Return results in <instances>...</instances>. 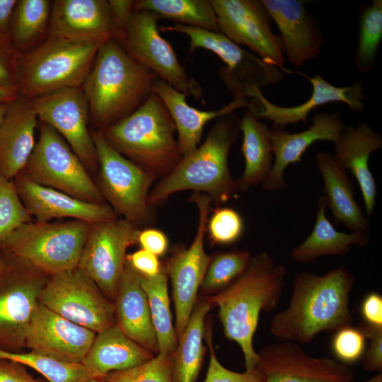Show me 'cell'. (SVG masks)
Masks as SVG:
<instances>
[{"instance_id":"cell-1","label":"cell","mask_w":382,"mask_h":382,"mask_svg":"<svg viewBox=\"0 0 382 382\" xmlns=\"http://www.w3.org/2000/svg\"><path fill=\"white\" fill-rule=\"evenodd\" d=\"M355 277L343 266L323 275L302 271L293 281L287 308L276 313L271 335L280 342L308 344L322 332L352 325L350 294Z\"/></svg>"},{"instance_id":"cell-2","label":"cell","mask_w":382,"mask_h":382,"mask_svg":"<svg viewBox=\"0 0 382 382\" xmlns=\"http://www.w3.org/2000/svg\"><path fill=\"white\" fill-rule=\"evenodd\" d=\"M286 267L267 252L251 257L245 271L222 291L206 296L218 307L226 337L236 342L243 352L245 371L257 368L259 356L253 338L262 311L272 312L279 305L286 280Z\"/></svg>"},{"instance_id":"cell-3","label":"cell","mask_w":382,"mask_h":382,"mask_svg":"<svg viewBox=\"0 0 382 382\" xmlns=\"http://www.w3.org/2000/svg\"><path fill=\"white\" fill-rule=\"evenodd\" d=\"M157 78L132 58L117 40L112 38L101 45L81 86L98 130L139 109L153 93Z\"/></svg>"},{"instance_id":"cell-4","label":"cell","mask_w":382,"mask_h":382,"mask_svg":"<svg viewBox=\"0 0 382 382\" xmlns=\"http://www.w3.org/2000/svg\"><path fill=\"white\" fill-rule=\"evenodd\" d=\"M239 124L233 112L218 117L204 141L183 156L150 190L149 205L153 208L183 190L206 194L216 206L236 197L239 188L231 175L228 156L238 136Z\"/></svg>"},{"instance_id":"cell-5","label":"cell","mask_w":382,"mask_h":382,"mask_svg":"<svg viewBox=\"0 0 382 382\" xmlns=\"http://www.w3.org/2000/svg\"><path fill=\"white\" fill-rule=\"evenodd\" d=\"M101 132L117 151L156 178L170 173L183 158L173 120L154 92L133 113Z\"/></svg>"},{"instance_id":"cell-6","label":"cell","mask_w":382,"mask_h":382,"mask_svg":"<svg viewBox=\"0 0 382 382\" xmlns=\"http://www.w3.org/2000/svg\"><path fill=\"white\" fill-rule=\"evenodd\" d=\"M100 46L49 35L37 47L18 53V96L27 100L81 87Z\"/></svg>"},{"instance_id":"cell-7","label":"cell","mask_w":382,"mask_h":382,"mask_svg":"<svg viewBox=\"0 0 382 382\" xmlns=\"http://www.w3.org/2000/svg\"><path fill=\"white\" fill-rule=\"evenodd\" d=\"M91 224L75 220L25 223L0 246L9 255L50 276L78 267Z\"/></svg>"},{"instance_id":"cell-8","label":"cell","mask_w":382,"mask_h":382,"mask_svg":"<svg viewBox=\"0 0 382 382\" xmlns=\"http://www.w3.org/2000/svg\"><path fill=\"white\" fill-rule=\"evenodd\" d=\"M91 135L98 158L97 186L105 200L138 228L152 224L155 219L148 196L157 178L117 151L100 130Z\"/></svg>"},{"instance_id":"cell-9","label":"cell","mask_w":382,"mask_h":382,"mask_svg":"<svg viewBox=\"0 0 382 382\" xmlns=\"http://www.w3.org/2000/svg\"><path fill=\"white\" fill-rule=\"evenodd\" d=\"M21 173L39 185L79 199L108 204L70 146L44 122H41L38 140Z\"/></svg>"},{"instance_id":"cell-10","label":"cell","mask_w":382,"mask_h":382,"mask_svg":"<svg viewBox=\"0 0 382 382\" xmlns=\"http://www.w3.org/2000/svg\"><path fill=\"white\" fill-rule=\"evenodd\" d=\"M39 302L96 333L116 324L114 303L78 267L51 276L40 291Z\"/></svg>"},{"instance_id":"cell-11","label":"cell","mask_w":382,"mask_h":382,"mask_svg":"<svg viewBox=\"0 0 382 382\" xmlns=\"http://www.w3.org/2000/svg\"><path fill=\"white\" fill-rule=\"evenodd\" d=\"M198 209L197 230L188 248L177 247L167 260L164 270L170 278L175 305V329L178 338L185 330L197 300L212 257L204 250V239L207 221L211 210V197L194 192L190 197Z\"/></svg>"},{"instance_id":"cell-12","label":"cell","mask_w":382,"mask_h":382,"mask_svg":"<svg viewBox=\"0 0 382 382\" xmlns=\"http://www.w3.org/2000/svg\"><path fill=\"white\" fill-rule=\"evenodd\" d=\"M139 231L124 219L91 224L77 267L109 300L115 299L127 250L137 243Z\"/></svg>"},{"instance_id":"cell-13","label":"cell","mask_w":382,"mask_h":382,"mask_svg":"<svg viewBox=\"0 0 382 382\" xmlns=\"http://www.w3.org/2000/svg\"><path fill=\"white\" fill-rule=\"evenodd\" d=\"M159 19L153 12L134 10L120 44L132 58L158 79L185 95L201 98V86L190 76L170 43L160 35L157 26Z\"/></svg>"},{"instance_id":"cell-14","label":"cell","mask_w":382,"mask_h":382,"mask_svg":"<svg viewBox=\"0 0 382 382\" xmlns=\"http://www.w3.org/2000/svg\"><path fill=\"white\" fill-rule=\"evenodd\" d=\"M45 283L30 274L28 263L7 253L0 274V349L14 351L24 346L25 335Z\"/></svg>"},{"instance_id":"cell-15","label":"cell","mask_w":382,"mask_h":382,"mask_svg":"<svg viewBox=\"0 0 382 382\" xmlns=\"http://www.w3.org/2000/svg\"><path fill=\"white\" fill-rule=\"evenodd\" d=\"M220 33L247 46L268 64L284 69L282 39L271 30V18L262 1L210 0Z\"/></svg>"},{"instance_id":"cell-16","label":"cell","mask_w":382,"mask_h":382,"mask_svg":"<svg viewBox=\"0 0 382 382\" xmlns=\"http://www.w3.org/2000/svg\"><path fill=\"white\" fill-rule=\"evenodd\" d=\"M28 100L38 119L62 137L85 167L96 170V149L88 127L89 108L82 88H67Z\"/></svg>"},{"instance_id":"cell-17","label":"cell","mask_w":382,"mask_h":382,"mask_svg":"<svg viewBox=\"0 0 382 382\" xmlns=\"http://www.w3.org/2000/svg\"><path fill=\"white\" fill-rule=\"evenodd\" d=\"M163 32H176L190 39V51L203 48L213 52L227 66L221 76L232 91L245 85L258 87L277 83L282 74L277 67L242 49L220 32L176 23L161 27Z\"/></svg>"},{"instance_id":"cell-18","label":"cell","mask_w":382,"mask_h":382,"mask_svg":"<svg viewBox=\"0 0 382 382\" xmlns=\"http://www.w3.org/2000/svg\"><path fill=\"white\" fill-rule=\"evenodd\" d=\"M257 368L263 382H353L354 372L328 357H314L293 342L270 343L259 352Z\"/></svg>"},{"instance_id":"cell-19","label":"cell","mask_w":382,"mask_h":382,"mask_svg":"<svg viewBox=\"0 0 382 382\" xmlns=\"http://www.w3.org/2000/svg\"><path fill=\"white\" fill-rule=\"evenodd\" d=\"M311 83L313 93L305 103L294 107H281L272 103L262 95L260 87L256 85H245L241 92L253 103L250 110L257 118H263L273 122L274 127L282 128L287 125L300 122H306L309 113L315 108L332 102H342L354 112L364 110V87L361 82L338 87L323 79L317 74L313 77L304 75Z\"/></svg>"},{"instance_id":"cell-20","label":"cell","mask_w":382,"mask_h":382,"mask_svg":"<svg viewBox=\"0 0 382 382\" xmlns=\"http://www.w3.org/2000/svg\"><path fill=\"white\" fill-rule=\"evenodd\" d=\"M96 335L39 303L26 330L24 346L58 360L81 363Z\"/></svg>"},{"instance_id":"cell-21","label":"cell","mask_w":382,"mask_h":382,"mask_svg":"<svg viewBox=\"0 0 382 382\" xmlns=\"http://www.w3.org/2000/svg\"><path fill=\"white\" fill-rule=\"evenodd\" d=\"M18 196L35 222L71 218L95 224L117 218L108 204L83 201L53 188L39 185L22 173L13 179Z\"/></svg>"},{"instance_id":"cell-22","label":"cell","mask_w":382,"mask_h":382,"mask_svg":"<svg viewBox=\"0 0 382 382\" xmlns=\"http://www.w3.org/2000/svg\"><path fill=\"white\" fill-rule=\"evenodd\" d=\"M345 128L338 113L323 112L316 115L312 125L300 132L290 133L279 127L270 129L274 161L269 175L261 185L262 189L269 192L284 190L286 183L284 174L287 166L301 162L303 154L316 141L335 144Z\"/></svg>"},{"instance_id":"cell-23","label":"cell","mask_w":382,"mask_h":382,"mask_svg":"<svg viewBox=\"0 0 382 382\" xmlns=\"http://www.w3.org/2000/svg\"><path fill=\"white\" fill-rule=\"evenodd\" d=\"M50 35L100 47L112 38L108 1H54L52 3Z\"/></svg>"},{"instance_id":"cell-24","label":"cell","mask_w":382,"mask_h":382,"mask_svg":"<svg viewBox=\"0 0 382 382\" xmlns=\"http://www.w3.org/2000/svg\"><path fill=\"white\" fill-rule=\"evenodd\" d=\"M271 19L277 24L285 52L295 67L317 57L322 40L304 3L298 0H262Z\"/></svg>"},{"instance_id":"cell-25","label":"cell","mask_w":382,"mask_h":382,"mask_svg":"<svg viewBox=\"0 0 382 382\" xmlns=\"http://www.w3.org/2000/svg\"><path fill=\"white\" fill-rule=\"evenodd\" d=\"M152 89L163 101L173 120L183 156L199 146L208 122L233 112L237 108H247L249 110L251 108L250 103L242 93H234L233 100L218 110L204 111L191 107L186 101V95L158 78L155 80Z\"/></svg>"},{"instance_id":"cell-26","label":"cell","mask_w":382,"mask_h":382,"mask_svg":"<svg viewBox=\"0 0 382 382\" xmlns=\"http://www.w3.org/2000/svg\"><path fill=\"white\" fill-rule=\"evenodd\" d=\"M114 300L116 324L120 329L141 347L158 354L147 296L139 274L127 259Z\"/></svg>"},{"instance_id":"cell-27","label":"cell","mask_w":382,"mask_h":382,"mask_svg":"<svg viewBox=\"0 0 382 382\" xmlns=\"http://www.w3.org/2000/svg\"><path fill=\"white\" fill-rule=\"evenodd\" d=\"M37 115L27 99L7 104L0 127V173L13 180L22 171L35 146Z\"/></svg>"},{"instance_id":"cell-28","label":"cell","mask_w":382,"mask_h":382,"mask_svg":"<svg viewBox=\"0 0 382 382\" xmlns=\"http://www.w3.org/2000/svg\"><path fill=\"white\" fill-rule=\"evenodd\" d=\"M381 147V134L365 122L346 127L335 144L334 157L357 179L368 216H371L374 212L377 192L374 177L369 169V160L371 154Z\"/></svg>"},{"instance_id":"cell-29","label":"cell","mask_w":382,"mask_h":382,"mask_svg":"<svg viewBox=\"0 0 382 382\" xmlns=\"http://www.w3.org/2000/svg\"><path fill=\"white\" fill-rule=\"evenodd\" d=\"M154 354L128 337L115 324L98 333L81 364L93 378L141 365Z\"/></svg>"},{"instance_id":"cell-30","label":"cell","mask_w":382,"mask_h":382,"mask_svg":"<svg viewBox=\"0 0 382 382\" xmlns=\"http://www.w3.org/2000/svg\"><path fill=\"white\" fill-rule=\"evenodd\" d=\"M316 163L323 180V192L337 222L351 231H369L370 223L354 199L352 183L347 170L325 151L316 155Z\"/></svg>"},{"instance_id":"cell-31","label":"cell","mask_w":382,"mask_h":382,"mask_svg":"<svg viewBox=\"0 0 382 382\" xmlns=\"http://www.w3.org/2000/svg\"><path fill=\"white\" fill-rule=\"evenodd\" d=\"M316 221L311 233L291 251V258L299 263L313 262L327 255L347 254L352 247H365L371 241L366 231L345 233L337 231L326 216L327 202L324 195L319 197Z\"/></svg>"},{"instance_id":"cell-32","label":"cell","mask_w":382,"mask_h":382,"mask_svg":"<svg viewBox=\"0 0 382 382\" xmlns=\"http://www.w3.org/2000/svg\"><path fill=\"white\" fill-rule=\"evenodd\" d=\"M239 128L243 134L241 152L245 168L236 181L239 191L245 192L253 186L262 184L271 170L274 156L270 129L250 110L244 111Z\"/></svg>"},{"instance_id":"cell-33","label":"cell","mask_w":382,"mask_h":382,"mask_svg":"<svg viewBox=\"0 0 382 382\" xmlns=\"http://www.w3.org/2000/svg\"><path fill=\"white\" fill-rule=\"evenodd\" d=\"M206 296L197 299L190 320L172 354L173 382H195L205 352L204 321L212 308Z\"/></svg>"},{"instance_id":"cell-34","label":"cell","mask_w":382,"mask_h":382,"mask_svg":"<svg viewBox=\"0 0 382 382\" xmlns=\"http://www.w3.org/2000/svg\"><path fill=\"white\" fill-rule=\"evenodd\" d=\"M139 277L148 299L158 343V353L173 354L178 344V337L172 320L168 294V276L164 267L154 277L141 274Z\"/></svg>"},{"instance_id":"cell-35","label":"cell","mask_w":382,"mask_h":382,"mask_svg":"<svg viewBox=\"0 0 382 382\" xmlns=\"http://www.w3.org/2000/svg\"><path fill=\"white\" fill-rule=\"evenodd\" d=\"M134 10L148 11L189 26L220 32L210 0H138Z\"/></svg>"},{"instance_id":"cell-36","label":"cell","mask_w":382,"mask_h":382,"mask_svg":"<svg viewBox=\"0 0 382 382\" xmlns=\"http://www.w3.org/2000/svg\"><path fill=\"white\" fill-rule=\"evenodd\" d=\"M51 9L50 1H17L11 21L10 38L18 53L28 52L45 33Z\"/></svg>"},{"instance_id":"cell-37","label":"cell","mask_w":382,"mask_h":382,"mask_svg":"<svg viewBox=\"0 0 382 382\" xmlns=\"http://www.w3.org/2000/svg\"><path fill=\"white\" fill-rule=\"evenodd\" d=\"M0 359L29 366L41 374L48 382H86L93 378L81 363L64 361L33 351L18 352L0 349Z\"/></svg>"},{"instance_id":"cell-38","label":"cell","mask_w":382,"mask_h":382,"mask_svg":"<svg viewBox=\"0 0 382 382\" xmlns=\"http://www.w3.org/2000/svg\"><path fill=\"white\" fill-rule=\"evenodd\" d=\"M382 41V1L374 0L361 14L359 35L354 62L362 73L375 65L377 52Z\"/></svg>"},{"instance_id":"cell-39","label":"cell","mask_w":382,"mask_h":382,"mask_svg":"<svg viewBox=\"0 0 382 382\" xmlns=\"http://www.w3.org/2000/svg\"><path fill=\"white\" fill-rule=\"evenodd\" d=\"M251 253L234 250L220 252L212 257L200 289L204 294H215L233 283L247 268Z\"/></svg>"},{"instance_id":"cell-40","label":"cell","mask_w":382,"mask_h":382,"mask_svg":"<svg viewBox=\"0 0 382 382\" xmlns=\"http://www.w3.org/2000/svg\"><path fill=\"white\" fill-rule=\"evenodd\" d=\"M32 221L16 191L13 180L0 173V243L14 230Z\"/></svg>"},{"instance_id":"cell-41","label":"cell","mask_w":382,"mask_h":382,"mask_svg":"<svg viewBox=\"0 0 382 382\" xmlns=\"http://www.w3.org/2000/svg\"><path fill=\"white\" fill-rule=\"evenodd\" d=\"M172 354L158 353L136 367L110 373L103 378L110 382H173Z\"/></svg>"},{"instance_id":"cell-42","label":"cell","mask_w":382,"mask_h":382,"mask_svg":"<svg viewBox=\"0 0 382 382\" xmlns=\"http://www.w3.org/2000/svg\"><path fill=\"white\" fill-rule=\"evenodd\" d=\"M244 228V221L239 212L231 207H217L209 215L206 233L213 244L229 245L241 238Z\"/></svg>"},{"instance_id":"cell-43","label":"cell","mask_w":382,"mask_h":382,"mask_svg":"<svg viewBox=\"0 0 382 382\" xmlns=\"http://www.w3.org/2000/svg\"><path fill=\"white\" fill-rule=\"evenodd\" d=\"M331 348L338 361L354 363L360 360L366 349V337L358 327L349 325L334 332Z\"/></svg>"},{"instance_id":"cell-44","label":"cell","mask_w":382,"mask_h":382,"mask_svg":"<svg viewBox=\"0 0 382 382\" xmlns=\"http://www.w3.org/2000/svg\"><path fill=\"white\" fill-rule=\"evenodd\" d=\"M209 349V364L204 382H263L262 373L256 368L253 371L238 373L224 367L218 360L212 342V331L206 332Z\"/></svg>"},{"instance_id":"cell-45","label":"cell","mask_w":382,"mask_h":382,"mask_svg":"<svg viewBox=\"0 0 382 382\" xmlns=\"http://www.w3.org/2000/svg\"><path fill=\"white\" fill-rule=\"evenodd\" d=\"M359 328L364 332L369 345L361 357L364 369L369 372L382 371V327L370 325L362 322Z\"/></svg>"},{"instance_id":"cell-46","label":"cell","mask_w":382,"mask_h":382,"mask_svg":"<svg viewBox=\"0 0 382 382\" xmlns=\"http://www.w3.org/2000/svg\"><path fill=\"white\" fill-rule=\"evenodd\" d=\"M18 52L11 40L0 37V86L17 91L16 67Z\"/></svg>"},{"instance_id":"cell-47","label":"cell","mask_w":382,"mask_h":382,"mask_svg":"<svg viewBox=\"0 0 382 382\" xmlns=\"http://www.w3.org/2000/svg\"><path fill=\"white\" fill-rule=\"evenodd\" d=\"M132 0L108 1L112 23V39L121 43L124 39L127 26L134 11Z\"/></svg>"},{"instance_id":"cell-48","label":"cell","mask_w":382,"mask_h":382,"mask_svg":"<svg viewBox=\"0 0 382 382\" xmlns=\"http://www.w3.org/2000/svg\"><path fill=\"white\" fill-rule=\"evenodd\" d=\"M127 260L132 267L142 276L154 277L163 269L158 256L144 249H139L127 255Z\"/></svg>"},{"instance_id":"cell-49","label":"cell","mask_w":382,"mask_h":382,"mask_svg":"<svg viewBox=\"0 0 382 382\" xmlns=\"http://www.w3.org/2000/svg\"><path fill=\"white\" fill-rule=\"evenodd\" d=\"M137 243L144 249L156 256L166 253L168 248V239L161 230L154 228H145L139 231Z\"/></svg>"},{"instance_id":"cell-50","label":"cell","mask_w":382,"mask_h":382,"mask_svg":"<svg viewBox=\"0 0 382 382\" xmlns=\"http://www.w3.org/2000/svg\"><path fill=\"white\" fill-rule=\"evenodd\" d=\"M360 313L364 323L382 327V296L375 291L366 294L361 301Z\"/></svg>"},{"instance_id":"cell-51","label":"cell","mask_w":382,"mask_h":382,"mask_svg":"<svg viewBox=\"0 0 382 382\" xmlns=\"http://www.w3.org/2000/svg\"><path fill=\"white\" fill-rule=\"evenodd\" d=\"M0 382H43L33 378L25 366L7 359H0Z\"/></svg>"},{"instance_id":"cell-52","label":"cell","mask_w":382,"mask_h":382,"mask_svg":"<svg viewBox=\"0 0 382 382\" xmlns=\"http://www.w3.org/2000/svg\"><path fill=\"white\" fill-rule=\"evenodd\" d=\"M17 0H0V37L10 38V25Z\"/></svg>"},{"instance_id":"cell-53","label":"cell","mask_w":382,"mask_h":382,"mask_svg":"<svg viewBox=\"0 0 382 382\" xmlns=\"http://www.w3.org/2000/svg\"><path fill=\"white\" fill-rule=\"evenodd\" d=\"M18 98L16 90L0 86V103H9Z\"/></svg>"},{"instance_id":"cell-54","label":"cell","mask_w":382,"mask_h":382,"mask_svg":"<svg viewBox=\"0 0 382 382\" xmlns=\"http://www.w3.org/2000/svg\"><path fill=\"white\" fill-rule=\"evenodd\" d=\"M6 259H7V253L0 246V274L5 267Z\"/></svg>"},{"instance_id":"cell-55","label":"cell","mask_w":382,"mask_h":382,"mask_svg":"<svg viewBox=\"0 0 382 382\" xmlns=\"http://www.w3.org/2000/svg\"><path fill=\"white\" fill-rule=\"evenodd\" d=\"M7 104L8 103H0V127L4 121L7 110Z\"/></svg>"},{"instance_id":"cell-56","label":"cell","mask_w":382,"mask_h":382,"mask_svg":"<svg viewBox=\"0 0 382 382\" xmlns=\"http://www.w3.org/2000/svg\"><path fill=\"white\" fill-rule=\"evenodd\" d=\"M365 382H382V373H378Z\"/></svg>"},{"instance_id":"cell-57","label":"cell","mask_w":382,"mask_h":382,"mask_svg":"<svg viewBox=\"0 0 382 382\" xmlns=\"http://www.w3.org/2000/svg\"><path fill=\"white\" fill-rule=\"evenodd\" d=\"M86 382H110L103 378H93Z\"/></svg>"}]
</instances>
